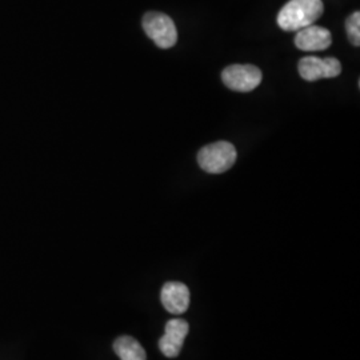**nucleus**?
Here are the masks:
<instances>
[{
	"label": "nucleus",
	"mask_w": 360,
	"mask_h": 360,
	"mask_svg": "<svg viewBox=\"0 0 360 360\" xmlns=\"http://www.w3.org/2000/svg\"><path fill=\"white\" fill-rule=\"evenodd\" d=\"M324 11L322 0H290L278 13V26L287 32L312 26Z\"/></svg>",
	"instance_id": "obj_1"
},
{
	"label": "nucleus",
	"mask_w": 360,
	"mask_h": 360,
	"mask_svg": "<svg viewBox=\"0 0 360 360\" xmlns=\"http://www.w3.org/2000/svg\"><path fill=\"white\" fill-rule=\"evenodd\" d=\"M236 156V150L231 143H212L199 151L198 163L208 174H223L235 165Z\"/></svg>",
	"instance_id": "obj_2"
},
{
	"label": "nucleus",
	"mask_w": 360,
	"mask_h": 360,
	"mask_svg": "<svg viewBox=\"0 0 360 360\" xmlns=\"http://www.w3.org/2000/svg\"><path fill=\"white\" fill-rule=\"evenodd\" d=\"M143 30L159 49L167 50L178 41L175 23L166 13L156 11L146 13L143 18Z\"/></svg>",
	"instance_id": "obj_3"
},
{
	"label": "nucleus",
	"mask_w": 360,
	"mask_h": 360,
	"mask_svg": "<svg viewBox=\"0 0 360 360\" xmlns=\"http://www.w3.org/2000/svg\"><path fill=\"white\" fill-rule=\"evenodd\" d=\"M262 71L252 65H232L221 72L224 86L236 92H251L262 83Z\"/></svg>",
	"instance_id": "obj_4"
},
{
	"label": "nucleus",
	"mask_w": 360,
	"mask_h": 360,
	"mask_svg": "<svg viewBox=\"0 0 360 360\" xmlns=\"http://www.w3.org/2000/svg\"><path fill=\"white\" fill-rule=\"evenodd\" d=\"M299 75L307 82H316L319 79H330L342 74V65L336 58H302L299 65Z\"/></svg>",
	"instance_id": "obj_5"
},
{
	"label": "nucleus",
	"mask_w": 360,
	"mask_h": 360,
	"mask_svg": "<svg viewBox=\"0 0 360 360\" xmlns=\"http://www.w3.org/2000/svg\"><path fill=\"white\" fill-rule=\"evenodd\" d=\"M190 326L183 319H171L166 324V333L159 340V349L167 358H176L181 351Z\"/></svg>",
	"instance_id": "obj_6"
},
{
	"label": "nucleus",
	"mask_w": 360,
	"mask_h": 360,
	"mask_svg": "<svg viewBox=\"0 0 360 360\" xmlns=\"http://www.w3.org/2000/svg\"><path fill=\"white\" fill-rule=\"evenodd\" d=\"M333 43L331 32L319 26H309L297 31L295 46L300 51H324Z\"/></svg>",
	"instance_id": "obj_7"
},
{
	"label": "nucleus",
	"mask_w": 360,
	"mask_h": 360,
	"mask_svg": "<svg viewBox=\"0 0 360 360\" xmlns=\"http://www.w3.org/2000/svg\"><path fill=\"white\" fill-rule=\"evenodd\" d=\"M160 300L168 312L174 315H181L190 307V290L186 284L168 282L162 288Z\"/></svg>",
	"instance_id": "obj_8"
},
{
	"label": "nucleus",
	"mask_w": 360,
	"mask_h": 360,
	"mask_svg": "<svg viewBox=\"0 0 360 360\" xmlns=\"http://www.w3.org/2000/svg\"><path fill=\"white\" fill-rule=\"evenodd\" d=\"M114 351L120 360H147L142 345L132 336H120L114 343Z\"/></svg>",
	"instance_id": "obj_9"
},
{
	"label": "nucleus",
	"mask_w": 360,
	"mask_h": 360,
	"mask_svg": "<svg viewBox=\"0 0 360 360\" xmlns=\"http://www.w3.org/2000/svg\"><path fill=\"white\" fill-rule=\"evenodd\" d=\"M346 30H347L348 39L351 41V44H354L355 47L360 46V13L349 15V18L346 22Z\"/></svg>",
	"instance_id": "obj_10"
}]
</instances>
